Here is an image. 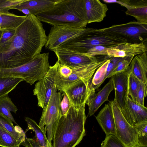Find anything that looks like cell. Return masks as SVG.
I'll return each instance as SVG.
<instances>
[{"label": "cell", "mask_w": 147, "mask_h": 147, "mask_svg": "<svg viewBox=\"0 0 147 147\" xmlns=\"http://www.w3.org/2000/svg\"><path fill=\"white\" fill-rule=\"evenodd\" d=\"M47 40L41 22L36 16L28 15L11 38L0 46V69L14 68L28 62L40 53Z\"/></svg>", "instance_id": "1"}, {"label": "cell", "mask_w": 147, "mask_h": 147, "mask_svg": "<svg viewBox=\"0 0 147 147\" xmlns=\"http://www.w3.org/2000/svg\"><path fill=\"white\" fill-rule=\"evenodd\" d=\"M85 105L79 109L71 105L66 115L59 119L54 134L52 147H75L86 135Z\"/></svg>", "instance_id": "2"}, {"label": "cell", "mask_w": 147, "mask_h": 147, "mask_svg": "<svg viewBox=\"0 0 147 147\" xmlns=\"http://www.w3.org/2000/svg\"><path fill=\"white\" fill-rule=\"evenodd\" d=\"M36 16L52 26L83 28L88 24L85 0H59L50 10Z\"/></svg>", "instance_id": "3"}, {"label": "cell", "mask_w": 147, "mask_h": 147, "mask_svg": "<svg viewBox=\"0 0 147 147\" xmlns=\"http://www.w3.org/2000/svg\"><path fill=\"white\" fill-rule=\"evenodd\" d=\"M127 42L125 39L100 29H95L92 32L69 39L58 48L85 54L90 49L95 47L101 45L111 47Z\"/></svg>", "instance_id": "4"}, {"label": "cell", "mask_w": 147, "mask_h": 147, "mask_svg": "<svg viewBox=\"0 0 147 147\" xmlns=\"http://www.w3.org/2000/svg\"><path fill=\"white\" fill-rule=\"evenodd\" d=\"M54 85L52 94L46 108L42 110L38 126L46 134L49 147H52V141L59 119L61 116V103L63 97L60 91L57 92Z\"/></svg>", "instance_id": "5"}, {"label": "cell", "mask_w": 147, "mask_h": 147, "mask_svg": "<svg viewBox=\"0 0 147 147\" xmlns=\"http://www.w3.org/2000/svg\"><path fill=\"white\" fill-rule=\"evenodd\" d=\"M100 29L125 39L128 42L138 43L147 39V24L137 21L114 25Z\"/></svg>", "instance_id": "6"}, {"label": "cell", "mask_w": 147, "mask_h": 147, "mask_svg": "<svg viewBox=\"0 0 147 147\" xmlns=\"http://www.w3.org/2000/svg\"><path fill=\"white\" fill-rule=\"evenodd\" d=\"M110 102L115 123L116 136L124 147H137L138 133L136 126H132L128 123L121 109L114 100Z\"/></svg>", "instance_id": "7"}, {"label": "cell", "mask_w": 147, "mask_h": 147, "mask_svg": "<svg viewBox=\"0 0 147 147\" xmlns=\"http://www.w3.org/2000/svg\"><path fill=\"white\" fill-rule=\"evenodd\" d=\"M108 59L104 58L85 66L72 69L71 74L67 78H62L59 75L58 70L55 85L57 89L63 92L65 90L77 83L90 80L96 69Z\"/></svg>", "instance_id": "8"}, {"label": "cell", "mask_w": 147, "mask_h": 147, "mask_svg": "<svg viewBox=\"0 0 147 147\" xmlns=\"http://www.w3.org/2000/svg\"><path fill=\"white\" fill-rule=\"evenodd\" d=\"M95 30L88 28H78L65 26H53L47 36L45 47L52 51L69 39L88 33Z\"/></svg>", "instance_id": "9"}, {"label": "cell", "mask_w": 147, "mask_h": 147, "mask_svg": "<svg viewBox=\"0 0 147 147\" xmlns=\"http://www.w3.org/2000/svg\"><path fill=\"white\" fill-rule=\"evenodd\" d=\"M59 62L58 60L53 66H50L44 77L35 84L33 94L37 97L38 106L44 110L51 97L55 85Z\"/></svg>", "instance_id": "10"}, {"label": "cell", "mask_w": 147, "mask_h": 147, "mask_svg": "<svg viewBox=\"0 0 147 147\" xmlns=\"http://www.w3.org/2000/svg\"><path fill=\"white\" fill-rule=\"evenodd\" d=\"M59 63L72 69H78L97 62L102 59L91 57L67 49L57 48L53 50Z\"/></svg>", "instance_id": "11"}, {"label": "cell", "mask_w": 147, "mask_h": 147, "mask_svg": "<svg viewBox=\"0 0 147 147\" xmlns=\"http://www.w3.org/2000/svg\"><path fill=\"white\" fill-rule=\"evenodd\" d=\"M91 81L80 82L63 91L71 105L76 109H78L85 105L90 96L95 92L91 87Z\"/></svg>", "instance_id": "12"}, {"label": "cell", "mask_w": 147, "mask_h": 147, "mask_svg": "<svg viewBox=\"0 0 147 147\" xmlns=\"http://www.w3.org/2000/svg\"><path fill=\"white\" fill-rule=\"evenodd\" d=\"M121 111L127 121L132 126L147 121V108L132 100L129 96Z\"/></svg>", "instance_id": "13"}, {"label": "cell", "mask_w": 147, "mask_h": 147, "mask_svg": "<svg viewBox=\"0 0 147 147\" xmlns=\"http://www.w3.org/2000/svg\"><path fill=\"white\" fill-rule=\"evenodd\" d=\"M107 3H116L124 6L126 15L134 17L137 22L147 24V0H103Z\"/></svg>", "instance_id": "14"}, {"label": "cell", "mask_w": 147, "mask_h": 147, "mask_svg": "<svg viewBox=\"0 0 147 147\" xmlns=\"http://www.w3.org/2000/svg\"><path fill=\"white\" fill-rule=\"evenodd\" d=\"M147 39L140 43L127 42L117 46L107 47V56L112 57L124 58L135 56L147 52Z\"/></svg>", "instance_id": "15"}, {"label": "cell", "mask_w": 147, "mask_h": 147, "mask_svg": "<svg viewBox=\"0 0 147 147\" xmlns=\"http://www.w3.org/2000/svg\"><path fill=\"white\" fill-rule=\"evenodd\" d=\"M127 69L125 71L117 73L111 77L114 85L115 90L114 100L121 109L128 96V78Z\"/></svg>", "instance_id": "16"}, {"label": "cell", "mask_w": 147, "mask_h": 147, "mask_svg": "<svg viewBox=\"0 0 147 147\" xmlns=\"http://www.w3.org/2000/svg\"><path fill=\"white\" fill-rule=\"evenodd\" d=\"M113 89V83L111 78L97 93L94 92L90 96L86 103L88 106V115L89 116L93 115L105 101H108L109 96Z\"/></svg>", "instance_id": "17"}, {"label": "cell", "mask_w": 147, "mask_h": 147, "mask_svg": "<svg viewBox=\"0 0 147 147\" xmlns=\"http://www.w3.org/2000/svg\"><path fill=\"white\" fill-rule=\"evenodd\" d=\"M85 3L88 24L103 20L108 10L106 4L99 0H85Z\"/></svg>", "instance_id": "18"}, {"label": "cell", "mask_w": 147, "mask_h": 147, "mask_svg": "<svg viewBox=\"0 0 147 147\" xmlns=\"http://www.w3.org/2000/svg\"><path fill=\"white\" fill-rule=\"evenodd\" d=\"M127 70L129 74L132 75L144 84L147 83V52L135 56Z\"/></svg>", "instance_id": "19"}, {"label": "cell", "mask_w": 147, "mask_h": 147, "mask_svg": "<svg viewBox=\"0 0 147 147\" xmlns=\"http://www.w3.org/2000/svg\"><path fill=\"white\" fill-rule=\"evenodd\" d=\"M96 118L106 136H116L115 123L110 101L100 110Z\"/></svg>", "instance_id": "20"}, {"label": "cell", "mask_w": 147, "mask_h": 147, "mask_svg": "<svg viewBox=\"0 0 147 147\" xmlns=\"http://www.w3.org/2000/svg\"><path fill=\"white\" fill-rule=\"evenodd\" d=\"M59 0H27L14 9L18 10L23 8L28 9L30 14L36 16L47 11L53 8Z\"/></svg>", "instance_id": "21"}, {"label": "cell", "mask_w": 147, "mask_h": 147, "mask_svg": "<svg viewBox=\"0 0 147 147\" xmlns=\"http://www.w3.org/2000/svg\"><path fill=\"white\" fill-rule=\"evenodd\" d=\"M0 127L11 134L17 140L22 142L21 145L25 146L28 143L25 133L19 126H14L13 122L0 113Z\"/></svg>", "instance_id": "22"}, {"label": "cell", "mask_w": 147, "mask_h": 147, "mask_svg": "<svg viewBox=\"0 0 147 147\" xmlns=\"http://www.w3.org/2000/svg\"><path fill=\"white\" fill-rule=\"evenodd\" d=\"M27 16H19L11 13H0V30L3 31L16 29Z\"/></svg>", "instance_id": "23"}, {"label": "cell", "mask_w": 147, "mask_h": 147, "mask_svg": "<svg viewBox=\"0 0 147 147\" xmlns=\"http://www.w3.org/2000/svg\"><path fill=\"white\" fill-rule=\"evenodd\" d=\"M25 120L28 125L26 132L32 130L35 134V140L42 147H49L48 140L44 130H42L36 122L31 118L26 117Z\"/></svg>", "instance_id": "24"}, {"label": "cell", "mask_w": 147, "mask_h": 147, "mask_svg": "<svg viewBox=\"0 0 147 147\" xmlns=\"http://www.w3.org/2000/svg\"><path fill=\"white\" fill-rule=\"evenodd\" d=\"M18 110L17 107L8 95L0 98V113L17 125H19L11 113V112H13L16 113Z\"/></svg>", "instance_id": "25"}, {"label": "cell", "mask_w": 147, "mask_h": 147, "mask_svg": "<svg viewBox=\"0 0 147 147\" xmlns=\"http://www.w3.org/2000/svg\"><path fill=\"white\" fill-rule=\"evenodd\" d=\"M24 81L21 78L4 77L0 78V98L8 95L21 82Z\"/></svg>", "instance_id": "26"}, {"label": "cell", "mask_w": 147, "mask_h": 147, "mask_svg": "<svg viewBox=\"0 0 147 147\" xmlns=\"http://www.w3.org/2000/svg\"><path fill=\"white\" fill-rule=\"evenodd\" d=\"M109 61L108 59L96 70L91 81V85L92 89L95 91L107 78V70L108 64Z\"/></svg>", "instance_id": "27"}, {"label": "cell", "mask_w": 147, "mask_h": 147, "mask_svg": "<svg viewBox=\"0 0 147 147\" xmlns=\"http://www.w3.org/2000/svg\"><path fill=\"white\" fill-rule=\"evenodd\" d=\"M22 143L17 140L9 133L0 127V146L19 147Z\"/></svg>", "instance_id": "28"}, {"label": "cell", "mask_w": 147, "mask_h": 147, "mask_svg": "<svg viewBox=\"0 0 147 147\" xmlns=\"http://www.w3.org/2000/svg\"><path fill=\"white\" fill-rule=\"evenodd\" d=\"M138 132L137 147L147 146V121L135 126Z\"/></svg>", "instance_id": "29"}, {"label": "cell", "mask_w": 147, "mask_h": 147, "mask_svg": "<svg viewBox=\"0 0 147 147\" xmlns=\"http://www.w3.org/2000/svg\"><path fill=\"white\" fill-rule=\"evenodd\" d=\"M141 82L138 78L131 74H129L128 78V96L136 101L137 92Z\"/></svg>", "instance_id": "30"}, {"label": "cell", "mask_w": 147, "mask_h": 147, "mask_svg": "<svg viewBox=\"0 0 147 147\" xmlns=\"http://www.w3.org/2000/svg\"><path fill=\"white\" fill-rule=\"evenodd\" d=\"M27 0H0V13L7 14L9 10L14 9L17 6Z\"/></svg>", "instance_id": "31"}, {"label": "cell", "mask_w": 147, "mask_h": 147, "mask_svg": "<svg viewBox=\"0 0 147 147\" xmlns=\"http://www.w3.org/2000/svg\"><path fill=\"white\" fill-rule=\"evenodd\" d=\"M134 57L130 56L123 58L119 62L117 66L112 71L109 78L117 73L126 70Z\"/></svg>", "instance_id": "32"}, {"label": "cell", "mask_w": 147, "mask_h": 147, "mask_svg": "<svg viewBox=\"0 0 147 147\" xmlns=\"http://www.w3.org/2000/svg\"><path fill=\"white\" fill-rule=\"evenodd\" d=\"M101 147H124L116 136L113 135L106 136Z\"/></svg>", "instance_id": "33"}, {"label": "cell", "mask_w": 147, "mask_h": 147, "mask_svg": "<svg viewBox=\"0 0 147 147\" xmlns=\"http://www.w3.org/2000/svg\"><path fill=\"white\" fill-rule=\"evenodd\" d=\"M147 94V83L144 84L141 82L140 84L137 92L136 102L138 103L144 105V99Z\"/></svg>", "instance_id": "34"}, {"label": "cell", "mask_w": 147, "mask_h": 147, "mask_svg": "<svg viewBox=\"0 0 147 147\" xmlns=\"http://www.w3.org/2000/svg\"><path fill=\"white\" fill-rule=\"evenodd\" d=\"M107 47L101 45L95 47L90 49L85 55L91 57L99 55L107 56Z\"/></svg>", "instance_id": "35"}, {"label": "cell", "mask_w": 147, "mask_h": 147, "mask_svg": "<svg viewBox=\"0 0 147 147\" xmlns=\"http://www.w3.org/2000/svg\"><path fill=\"white\" fill-rule=\"evenodd\" d=\"M63 98L61 103V115H66L71 105L69 98L63 92Z\"/></svg>", "instance_id": "36"}, {"label": "cell", "mask_w": 147, "mask_h": 147, "mask_svg": "<svg viewBox=\"0 0 147 147\" xmlns=\"http://www.w3.org/2000/svg\"><path fill=\"white\" fill-rule=\"evenodd\" d=\"M72 69L69 67L61 64L59 63L58 74L61 77L64 78H68L71 74Z\"/></svg>", "instance_id": "37"}, {"label": "cell", "mask_w": 147, "mask_h": 147, "mask_svg": "<svg viewBox=\"0 0 147 147\" xmlns=\"http://www.w3.org/2000/svg\"><path fill=\"white\" fill-rule=\"evenodd\" d=\"M15 32L16 29L2 31V34L0 40V46L11 38Z\"/></svg>", "instance_id": "38"}, {"label": "cell", "mask_w": 147, "mask_h": 147, "mask_svg": "<svg viewBox=\"0 0 147 147\" xmlns=\"http://www.w3.org/2000/svg\"><path fill=\"white\" fill-rule=\"evenodd\" d=\"M27 140L30 147H42L34 139L27 138Z\"/></svg>", "instance_id": "39"}, {"label": "cell", "mask_w": 147, "mask_h": 147, "mask_svg": "<svg viewBox=\"0 0 147 147\" xmlns=\"http://www.w3.org/2000/svg\"><path fill=\"white\" fill-rule=\"evenodd\" d=\"M18 10L26 14V15H28L30 14L29 10L26 8H23Z\"/></svg>", "instance_id": "40"}, {"label": "cell", "mask_w": 147, "mask_h": 147, "mask_svg": "<svg viewBox=\"0 0 147 147\" xmlns=\"http://www.w3.org/2000/svg\"><path fill=\"white\" fill-rule=\"evenodd\" d=\"M2 34V31L1 30H0V40Z\"/></svg>", "instance_id": "41"}, {"label": "cell", "mask_w": 147, "mask_h": 147, "mask_svg": "<svg viewBox=\"0 0 147 147\" xmlns=\"http://www.w3.org/2000/svg\"></svg>", "instance_id": "42"}, {"label": "cell", "mask_w": 147, "mask_h": 147, "mask_svg": "<svg viewBox=\"0 0 147 147\" xmlns=\"http://www.w3.org/2000/svg\"></svg>", "instance_id": "43"}]
</instances>
